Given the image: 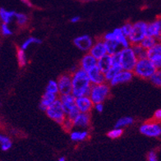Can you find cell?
<instances>
[{"instance_id": "cell-1", "label": "cell", "mask_w": 161, "mask_h": 161, "mask_svg": "<svg viewBox=\"0 0 161 161\" xmlns=\"http://www.w3.org/2000/svg\"><path fill=\"white\" fill-rule=\"evenodd\" d=\"M72 92L75 97L89 96L91 92V84L87 72L80 68H76L72 72Z\"/></svg>"}, {"instance_id": "cell-2", "label": "cell", "mask_w": 161, "mask_h": 161, "mask_svg": "<svg viewBox=\"0 0 161 161\" xmlns=\"http://www.w3.org/2000/svg\"><path fill=\"white\" fill-rule=\"evenodd\" d=\"M156 70L157 69L152 62L148 58H146L138 59L136 67L134 68L133 73L134 76H138L139 78L150 80V78Z\"/></svg>"}, {"instance_id": "cell-3", "label": "cell", "mask_w": 161, "mask_h": 161, "mask_svg": "<svg viewBox=\"0 0 161 161\" xmlns=\"http://www.w3.org/2000/svg\"><path fill=\"white\" fill-rule=\"evenodd\" d=\"M110 84L104 82L99 85H92L90 92V98L94 104L97 103H104L110 95Z\"/></svg>"}, {"instance_id": "cell-4", "label": "cell", "mask_w": 161, "mask_h": 161, "mask_svg": "<svg viewBox=\"0 0 161 161\" xmlns=\"http://www.w3.org/2000/svg\"><path fill=\"white\" fill-rule=\"evenodd\" d=\"M137 61L138 58L131 46L123 48L120 51V64L123 70L133 72Z\"/></svg>"}, {"instance_id": "cell-5", "label": "cell", "mask_w": 161, "mask_h": 161, "mask_svg": "<svg viewBox=\"0 0 161 161\" xmlns=\"http://www.w3.org/2000/svg\"><path fill=\"white\" fill-rule=\"evenodd\" d=\"M148 23L146 21H138L133 23V27L131 34L128 36V40L131 45H137L142 42L146 36Z\"/></svg>"}, {"instance_id": "cell-6", "label": "cell", "mask_w": 161, "mask_h": 161, "mask_svg": "<svg viewBox=\"0 0 161 161\" xmlns=\"http://www.w3.org/2000/svg\"><path fill=\"white\" fill-rule=\"evenodd\" d=\"M45 113L49 119L54 121L55 123L60 124V125L67 119V115H66L65 111L63 108L59 98H58V100H56L53 104H51L49 108H47L45 110Z\"/></svg>"}, {"instance_id": "cell-7", "label": "cell", "mask_w": 161, "mask_h": 161, "mask_svg": "<svg viewBox=\"0 0 161 161\" xmlns=\"http://www.w3.org/2000/svg\"><path fill=\"white\" fill-rule=\"evenodd\" d=\"M141 133L148 137L160 138L161 137V123L156 121L149 120L144 123L139 129Z\"/></svg>"}, {"instance_id": "cell-8", "label": "cell", "mask_w": 161, "mask_h": 161, "mask_svg": "<svg viewBox=\"0 0 161 161\" xmlns=\"http://www.w3.org/2000/svg\"><path fill=\"white\" fill-rule=\"evenodd\" d=\"M58 84L59 88V96L72 94V73H64L58 78Z\"/></svg>"}, {"instance_id": "cell-9", "label": "cell", "mask_w": 161, "mask_h": 161, "mask_svg": "<svg viewBox=\"0 0 161 161\" xmlns=\"http://www.w3.org/2000/svg\"><path fill=\"white\" fill-rule=\"evenodd\" d=\"M147 58L152 62L156 69H161V41H158L147 50Z\"/></svg>"}, {"instance_id": "cell-10", "label": "cell", "mask_w": 161, "mask_h": 161, "mask_svg": "<svg viewBox=\"0 0 161 161\" xmlns=\"http://www.w3.org/2000/svg\"><path fill=\"white\" fill-rule=\"evenodd\" d=\"M94 40L88 35L77 36L73 40V44L80 51L83 52H89L90 49L94 44Z\"/></svg>"}, {"instance_id": "cell-11", "label": "cell", "mask_w": 161, "mask_h": 161, "mask_svg": "<svg viewBox=\"0 0 161 161\" xmlns=\"http://www.w3.org/2000/svg\"><path fill=\"white\" fill-rule=\"evenodd\" d=\"M89 53H91V55L96 58V59H100L102 57L108 54L104 40L102 38L96 40L94 42L91 49H90Z\"/></svg>"}, {"instance_id": "cell-12", "label": "cell", "mask_w": 161, "mask_h": 161, "mask_svg": "<svg viewBox=\"0 0 161 161\" xmlns=\"http://www.w3.org/2000/svg\"><path fill=\"white\" fill-rule=\"evenodd\" d=\"M133 76V72L123 70H123H121L108 83L110 84L111 86H115L120 85V84H124V83H127L131 81Z\"/></svg>"}, {"instance_id": "cell-13", "label": "cell", "mask_w": 161, "mask_h": 161, "mask_svg": "<svg viewBox=\"0 0 161 161\" xmlns=\"http://www.w3.org/2000/svg\"><path fill=\"white\" fill-rule=\"evenodd\" d=\"M76 105L80 113H90L94 108V103L89 96L76 98Z\"/></svg>"}, {"instance_id": "cell-14", "label": "cell", "mask_w": 161, "mask_h": 161, "mask_svg": "<svg viewBox=\"0 0 161 161\" xmlns=\"http://www.w3.org/2000/svg\"><path fill=\"white\" fill-rule=\"evenodd\" d=\"M146 36L155 37L159 41H161V17H157L155 21L148 23Z\"/></svg>"}, {"instance_id": "cell-15", "label": "cell", "mask_w": 161, "mask_h": 161, "mask_svg": "<svg viewBox=\"0 0 161 161\" xmlns=\"http://www.w3.org/2000/svg\"><path fill=\"white\" fill-rule=\"evenodd\" d=\"M87 73H88L90 80H91L92 85H99V84L107 82L104 72H102L98 66H96L95 68H91V70L87 72Z\"/></svg>"}, {"instance_id": "cell-16", "label": "cell", "mask_w": 161, "mask_h": 161, "mask_svg": "<svg viewBox=\"0 0 161 161\" xmlns=\"http://www.w3.org/2000/svg\"><path fill=\"white\" fill-rule=\"evenodd\" d=\"M97 62L98 59H96V58L91 55V53L88 52L80 58V62H79V68L85 70L86 72H88V71L91 70V68L97 66Z\"/></svg>"}, {"instance_id": "cell-17", "label": "cell", "mask_w": 161, "mask_h": 161, "mask_svg": "<svg viewBox=\"0 0 161 161\" xmlns=\"http://www.w3.org/2000/svg\"><path fill=\"white\" fill-rule=\"evenodd\" d=\"M73 123L74 127L78 129H86L91 124V114L88 113H80V114L73 121Z\"/></svg>"}, {"instance_id": "cell-18", "label": "cell", "mask_w": 161, "mask_h": 161, "mask_svg": "<svg viewBox=\"0 0 161 161\" xmlns=\"http://www.w3.org/2000/svg\"><path fill=\"white\" fill-rule=\"evenodd\" d=\"M58 98H59L58 95H55V94L49 93V92L45 91V93L43 94L41 100H40V108L45 111L51 104H53L56 100H58Z\"/></svg>"}, {"instance_id": "cell-19", "label": "cell", "mask_w": 161, "mask_h": 161, "mask_svg": "<svg viewBox=\"0 0 161 161\" xmlns=\"http://www.w3.org/2000/svg\"><path fill=\"white\" fill-rule=\"evenodd\" d=\"M59 100L62 103L63 108L66 113V115L72 108L76 106V97L72 94H66L59 96Z\"/></svg>"}, {"instance_id": "cell-20", "label": "cell", "mask_w": 161, "mask_h": 161, "mask_svg": "<svg viewBox=\"0 0 161 161\" xmlns=\"http://www.w3.org/2000/svg\"><path fill=\"white\" fill-rule=\"evenodd\" d=\"M113 32L114 34L116 40L122 45L123 48H128V47L131 46V43H130L129 40H128V37L123 34V32L122 31V29H121V27L115 28L114 30L113 31Z\"/></svg>"}, {"instance_id": "cell-21", "label": "cell", "mask_w": 161, "mask_h": 161, "mask_svg": "<svg viewBox=\"0 0 161 161\" xmlns=\"http://www.w3.org/2000/svg\"><path fill=\"white\" fill-rule=\"evenodd\" d=\"M89 136V131L86 129L74 130L70 131V138L72 142H83Z\"/></svg>"}, {"instance_id": "cell-22", "label": "cell", "mask_w": 161, "mask_h": 161, "mask_svg": "<svg viewBox=\"0 0 161 161\" xmlns=\"http://www.w3.org/2000/svg\"><path fill=\"white\" fill-rule=\"evenodd\" d=\"M104 43H105L107 53H108V54H110V55H113V54H114L116 53H119V52H120L123 49L122 45L116 40H107V41H104Z\"/></svg>"}, {"instance_id": "cell-23", "label": "cell", "mask_w": 161, "mask_h": 161, "mask_svg": "<svg viewBox=\"0 0 161 161\" xmlns=\"http://www.w3.org/2000/svg\"><path fill=\"white\" fill-rule=\"evenodd\" d=\"M97 66L102 72H104L105 73L113 66L112 57H111L110 54H106L105 56L102 57L100 59H98Z\"/></svg>"}, {"instance_id": "cell-24", "label": "cell", "mask_w": 161, "mask_h": 161, "mask_svg": "<svg viewBox=\"0 0 161 161\" xmlns=\"http://www.w3.org/2000/svg\"><path fill=\"white\" fill-rule=\"evenodd\" d=\"M16 13H17L14 11H8L3 8H0V19L2 21V23H10L13 18H15Z\"/></svg>"}, {"instance_id": "cell-25", "label": "cell", "mask_w": 161, "mask_h": 161, "mask_svg": "<svg viewBox=\"0 0 161 161\" xmlns=\"http://www.w3.org/2000/svg\"><path fill=\"white\" fill-rule=\"evenodd\" d=\"M121 70H123L122 68V66L118 65V66H112L109 69H108L107 72L104 73L105 75V79L107 82H109L111 80H112L115 76H116Z\"/></svg>"}, {"instance_id": "cell-26", "label": "cell", "mask_w": 161, "mask_h": 161, "mask_svg": "<svg viewBox=\"0 0 161 161\" xmlns=\"http://www.w3.org/2000/svg\"><path fill=\"white\" fill-rule=\"evenodd\" d=\"M158 41H159V40H157L155 37H152V36H146L140 44L143 48H145V49L148 50V49H150L151 48H152Z\"/></svg>"}, {"instance_id": "cell-27", "label": "cell", "mask_w": 161, "mask_h": 161, "mask_svg": "<svg viewBox=\"0 0 161 161\" xmlns=\"http://www.w3.org/2000/svg\"><path fill=\"white\" fill-rule=\"evenodd\" d=\"M0 145H1V150L3 151H8L9 149H11L13 143L11 141L10 138L6 135L1 134L0 135Z\"/></svg>"}, {"instance_id": "cell-28", "label": "cell", "mask_w": 161, "mask_h": 161, "mask_svg": "<svg viewBox=\"0 0 161 161\" xmlns=\"http://www.w3.org/2000/svg\"><path fill=\"white\" fill-rule=\"evenodd\" d=\"M134 123L133 118L131 117H123L119 119V120L117 121L115 123V127H120V128H123V127H127V126L131 125Z\"/></svg>"}, {"instance_id": "cell-29", "label": "cell", "mask_w": 161, "mask_h": 161, "mask_svg": "<svg viewBox=\"0 0 161 161\" xmlns=\"http://www.w3.org/2000/svg\"><path fill=\"white\" fill-rule=\"evenodd\" d=\"M132 49H133L134 52L136 53V57L138 58V59L141 58H147V49L141 45V44H137V45H131Z\"/></svg>"}, {"instance_id": "cell-30", "label": "cell", "mask_w": 161, "mask_h": 161, "mask_svg": "<svg viewBox=\"0 0 161 161\" xmlns=\"http://www.w3.org/2000/svg\"><path fill=\"white\" fill-rule=\"evenodd\" d=\"M41 43H42V40H40V39L36 38V37H29V38L26 39L21 44L20 48L23 49V50H25V49H27L31 45H35V44L36 45H39V44H41Z\"/></svg>"}, {"instance_id": "cell-31", "label": "cell", "mask_w": 161, "mask_h": 161, "mask_svg": "<svg viewBox=\"0 0 161 161\" xmlns=\"http://www.w3.org/2000/svg\"><path fill=\"white\" fill-rule=\"evenodd\" d=\"M45 91L49 92V93L55 94V95H59V88H58V84L57 80H49L45 87Z\"/></svg>"}, {"instance_id": "cell-32", "label": "cell", "mask_w": 161, "mask_h": 161, "mask_svg": "<svg viewBox=\"0 0 161 161\" xmlns=\"http://www.w3.org/2000/svg\"><path fill=\"white\" fill-rule=\"evenodd\" d=\"M15 18L17 25L20 26V27H24L28 23V21H29L27 15H25V13H16Z\"/></svg>"}, {"instance_id": "cell-33", "label": "cell", "mask_w": 161, "mask_h": 161, "mask_svg": "<svg viewBox=\"0 0 161 161\" xmlns=\"http://www.w3.org/2000/svg\"><path fill=\"white\" fill-rule=\"evenodd\" d=\"M17 62H18V64L20 65V67H24V66L27 63V58H26V56H25V50H23L22 49L19 48V49H17Z\"/></svg>"}, {"instance_id": "cell-34", "label": "cell", "mask_w": 161, "mask_h": 161, "mask_svg": "<svg viewBox=\"0 0 161 161\" xmlns=\"http://www.w3.org/2000/svg\"><path fill=\"white\" fill-rule=\"evenodd\" d=\"M150 80L155 86L161 88V69H157L150 78Z\"/></svg>"}, {"instance_id": "cell-35", "label": "cell", "mask_w": 161, "mask_h": 161, "mask_svg": "<svg viewBox=\"0 0 161 161\" xmlns=\"http://www.w3.org/2000/svg\"><path fill=\"white\" fill-rule=\"evenodd\" d=\"M123 133V128H120V127H114V129L110 130L108 131L107 136L110 139H117V138H119Z\"/></svg>"}, {"instance_id": "cell-36", "label": "cell", "mask_w": 161, "mask_h": 161, "mask_svg": "<svg viewBox=\"0 0 161 161\" xmlns=\"http://www.w3.org/2000/svg\"><path fill=\"white\" fill-rule=\"evenodd\" d=\"M61 126L66 131H72V128L74 127V123H73V121L67 118L64 121V123H62Z\"/></svg>"}, {"instance_id": "cell-37", "label": "cell", "mask_w": 161, "mask_h": 161, "mask_svg": "<svg viewBox=\"0 0 161 161\" xmlns=\"http://www.w3.org/2000/svg\"><path fill=\"white\" fill-rule=\"evenodd\" d=\"M132 27H133V23L126 22V23H124L122 26H121V29L123 31V34L128 37V36H130V34H131V31H132Z\"/></svg>"}, {"instance_id": "cell-38", "label": "cell", "mask_w": 161, "mask_h": 161, "mask_svg": "<svg viewBox=\"0 0 161 161\" xmlns=\"http://www.w3.org/2000/svg\"><path fill=\"white\" fill-rule=\"evenodd\" d=\"M80 111H79L78 108L76 107V105L75 106L74 108H72V109H71L69 112L67 114V118L69 119H71V120L74 121L75 119H76V118L77 116H78L79 114H80Z\"/></svg>"}, {"instance_id": "cell-39", "label": "cell", "mask_w": 161, "mask_h": 161, "mask_svg": "<svg viewBox=\"0 0 161 161\" xmlns=\"http://www.w3.org/2000/svg\"><path fill=\"white\" fill-rule=\"evenodd\" d=\"M1 33L3 36H9L13 35V31L9 27L8 24L2 23L1 25Z\"/></svg>"}, {"instance_id": "cell-40", "label": "cell", "mask_w": 161, "mask_h": 161, "mask_svg": "<svg viewBox=\"0 0 161 161\" xmlns=\"http://www.w3.org/2000/svg\"><path fill=\"white\" fill-rule=\"evenodd\" d=\"M147 159H148V161H159L156 153L154 151H151L148 153V155H147Z\"/></svg>"}, {"instance_id": "cell-41", "label": "cell", "mask_w": 161, "mask_h": 161, "mask_svg": "<svg viewBox=\"0 0 161 161\" xmlns=\"http://www.w3.org/2000/svg\"><path fill=\"white\" fill-rule=\"evenodd\" d=\"M153 120L156 121V122H159V123H161V108L159 109H157L154 114H153Z\"/></svg>"}, {"instance_id": "cell-42", "label": "cell", "mask_w": 161, "mask_h": 161, "mask_svg": "<svg viewBox=\"0 0 161 161\" xmlns=\"http://www.w3.org/2000/svg\"><path fill=\"white\" fill-rule=\"evenodd\" d=\"M94 108L95 110L98 113H102L104 110V104L103 103H97V104H94Z\"/></svg>"}, {"instance_id": "cell-43", "label": "cell", "mask_w": 161, "mask_h": 161, "mask_svg": "<svg viewBox=\"0 0 161 161\" xmlns=\"http://www.w3.org/2000/svg\"><path fill=\"white\" fill-rule=\"evenodd\" d=\"M80 17H79V16H75V17L71 18L70 21L72 22V23H76V22L80 21Z\"/></svg>"}, {"instance_id": "cell-44", "label": "cell", "mask_w": 161, "mask_h": 161, "mask_svg": "<svg viewBox=\"0 0 161 161\" xmlns=\"http://www.w3.org/2000/svg\"><path fill=\"white\" fill-rule=\"evenodd\" d=\"M21 2L23 3L24 4H25L26 6L28 7H32V3H31L30 0H21Z\"/></svg>"}, {"instance_id": "cell-45", "label": "cell", "mask_w": 161, "mask_h": 161, "mask_svg": "<svg viewBox=\"0 0 161 161\" xmlns=\"http://www.w3.org/2000/svg\"><path fill=\"white\" fill-rule=\"evenodd\" d=\"M58 161H66V159L64 157H61V158H59V159H58Z\"/></svg>"}, {"instance_id": "cell-46", "label": "cell", "mask_w": 161, "mask_h": 161, "mask_svg": "<svg viewBox=\"0 0 161 161\" xmlns=\"http://www.w3.org/2000/svg\"><path fill=\"white\" fill-rule=\"evenodd\" d=\"M84 2H91V1H96V0H82Z\"/></svg>"}]
</instances>
